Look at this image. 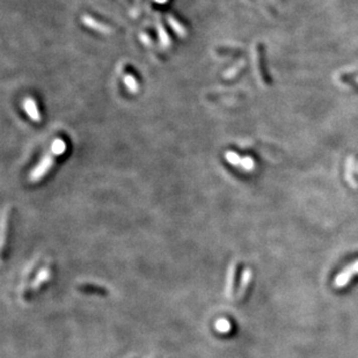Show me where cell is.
<instances>
[{"mask_svg":"<svg viewBox=\"0 0 358 358\" xmlns=\"http://www.w3.org/2000/svg\"><path fill=\"white\" fill-rule=\"evenodd\" d=\"M24 108L26 110V113L28 114L30 119H32L34 122H40L41 121L40 112H39V109H37V106H36L35 101H34L33 99H30V98L25 99Z\"/></svg>","mask_w":358,"mask_h":358,"instance_id":"3957f363","label":"cell"},{"mask_svg":"<svg viewBox=\"0 0 358 358\" xmlns=\"http://www.w3.org/2000/svg\"><path fill=\"white\" fill-rule=\"evenodd\" d=\"M140 40H142V42H144L145 44H150L151 43L150 37H148L147 35H145V34H142V35H140Z\"/></svg>","mask_w":358,"mask_h":358,"instance_id":"4fadbf2b","label":"cell"},{"mask_svg":"<svg viewBox=\"0 0 358 358\" xmlns=\"http://www.w3.org/2000/svg\"><path fill=\"white\" fill-rule=\"evenodd\" d=\"M168 22H169V25L172 26V28H173V29L175 30V32H176L181 37H185V36L187 35V30L184 28V26H182L178 21L175 20L174 18L169 17V18H168Z\"/></svg>","mask_w":358,"mask_h":358,"instance_id":"9c48e42d","label":"cell"},{"mask_svg":"<svg viewBox=\"0 0 358 358\" xmlns=\"http://www.w3.org/2000/svg\"><path fill=\"white\" fill-rule=\"evenodd\" d=\"M82 22L87 27H89V28H92L94 30H98V32H100V33H110V32H112L108 26H106L104 24H100V22H98L97 20H95V19L88 17V15H85V17H82Z\"/></svg>","mask_w":358,"mask_h":358,"instance_id":"5b68a950","label":"cell"},{"mask_svg":"<svg viewBox=\"0 0 358 358\" xmlns=\"http://www.w3.org/2000/svg\"><path fill=\"white\" fill-rule=\"evenodd\" d=\"M357 166H358V163H357Z\"/></svg>","mask_w":358,"mask_h":358,"instance_id":"e0dca14e","label":"cell"},{"mask_svg":"<svg viewBox=\"0 0 358 358\" xmlns=\"http://www.w3.org/2000/svg\"><path fill=\"white\" fill-rule=\"evenodd\" d=\"M356 275H358V261L353 262L350 265L346 266L344 270H342V272L338 274L336 276V279H335V287L336 288H344L346 284L349 283L350 281H351L353 277Z\"/></svg>","mask_w":358,"mask_h":358,"instance_id":"6da1fadb","label":"cell"},{"mask_svg":"<svg viewBox=\"0 0 358 358\" xmlns=\"http://www.w3.org/2000/svg\"><path fill=\"white\" fill-rule=\"evenodd\" d=\"M353 166H355V158H353L352 155H350L348 160H346V165H345V178L352 188L357 189L358 184L355 180V177H353Z\"/></svg>","mask_w":358,"mask_h":358,"instance_id":"277c9868","label":"cell"},{"mask_svg":"<svg viewBox=\"0 0 358 358\" xmlns=\"http://www.w3.org/2000/svg\"><path fill=\"white\" fill-rule=\"evenodd\" d=\"M356 83H357V85H358V78L356 79Z\"/></svg>","mask_w":358,"mask_h":358,"instance_id":"9a60e30c","label":"cell"},{"mask_svg":"<svg viewBox=\"0 0 358 358\" xmlns=\"http://www.w3.org/2000/svg\"><path fill=\"white\" fill-rule=\"evenodd\" d=\"M52 166H53V158L51 155H45V157L41 160L39 165L32 170V173H30V176H29L30 180L33 182L41 180V178L51 169Z\"/></svg>","mask_w":358,"mask_h":358,"instance_id":"7a4b0ae2","label":"cell"},{"mask_svg":"<svg viewBox=\"0 0 358 358\" xmlns=\"http://www.w3.org/2000/svg\"><path fill=\"white\" fill-rule=\"evenodd\" d=\"M124 83L130 92H132V93L138 92V82H137V80L133 78L132 75H125Z\"/></svg>","mask_w":358,"mask_h":358,"instance_id":"52a82bcc","label":"cell"},{"mask_svg":"<svg viewBox=\"0 0 358 358\" xmlns=\"http://www.w3.org/2000/svg\"><path fill=\"white\" fill-rule=\"evenodd\" d=\"M240 167H242V168L245 169V170H248V172H252V170L255 169V161H254V159L250 158V157L242 158L241 166H240Z\"/></svg>","mask_w":358,"mask_h":358,"instance_id":"8fae6325","label":"cell"},{"mask_svg":"<svg viewBox=\"0 0 358 358\" xmlns=\"http://www.w3.org/2000/svg\"><path fill=\"white\" fill-rule=\"evenodd\" d=\"M159 36H160V41L162 42V44L167 47L170 43V39L168 36V34L166 33V30L163 29L162 26H159Z\"/></svg>","mask_w":358,"mask_h":358,"instance_id":"7c38bea8","label":"cell"},{"mask_svg":"<svg viewBox=\"0 0 358 358\" xmlns=\"http://www.w3.org/2000/svg\"><path fill=\"white\" fill-rule=\"evenodd\" d=\"M225 158H226V160H227V162H230L231 165H233V166H241L242 158L240 157V155H239L238 153H235V152H232V151L226 152Z\"/></svg>","mask_w":358,"mask_h":358,"instance_id":"ba28073f","label":"cell"},{"mask_svg":"<svg viewBox=\"0 0 358 358\" xmlns=\"http://www.w3.org/2000/svg\"><path fill=\"white\" fill-rule=\"evenodd\" d=\"M243 66H245V60H241V62H239L237 64V65L233 66V67H231L230 70H227L226 73L224 74V78H226V79L233 78L235 74L239 73V71L241 70V68H243Z\"/></svg>","mask_w":358,"mask_h":358,"instance_id":"30bf717a","label":"cell"},{"mask_svg":"<svg viewBox=\"0 0 358 358\" xmlns=\"http://www.w3.org/2000/svg\"><path fill=\"white\" fill-rule=\"evenodd\" d=\"M66 150V144L62 139H56L53 140L52 145H51V152L52 154L55 155H60L63 154Z\"/></svg>","mask_w":358,"mask_h":358,"instance_id":"8992f818","label":"cell"},{"mask_svg":"<svg viewBox=\"0 0 358 358\" xmlns=\"http://www.w3.org/2000/svg\"><path fill=\"white\" fill-rule=\"evenodd\" d=\"M154 2H157V3H159V4H165V3L167 2V0H154Z\"/></svg>","mask_w":358,"mask_h":358,"instance_id":"5bb4252c","label":"cell"},{"mask_svg":"<svg viewBox=\"0 0 358 358\" xmlns=\"http://www.w3.org/2000/svg\"><path fill=\"white\" fill-rule=\"evenodd\" d=\"M357 173H358V166H357Z\"/></svg>","mask_w":358,"mask_h":358,"instance_id":"2e32d148","label":"cell"}]
</instances>
